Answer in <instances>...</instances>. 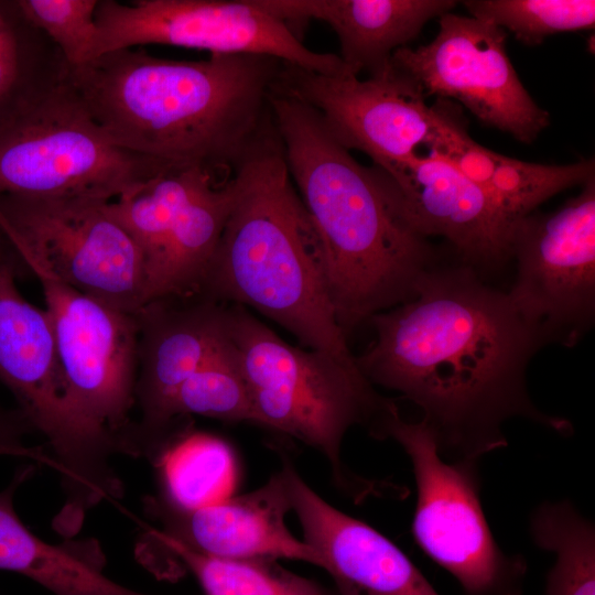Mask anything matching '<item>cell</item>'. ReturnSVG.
I'll use <instances>...</instances> for the list:
<instances>
[{"instance_id": "cell-23", "label": "cell", "mask_w": 595, "mask_h": 595, "mask_svg": "<svg viewBox=\"0 0 595 595\" xmlns=\"http://www.w3.org/2000/svg\"><path fill=\"white\" fill-rule=\"evenodd\" d=\"M156 468L158 501L198 508L228 497L234 457L220 439L201 432L176 434L151 461Z\"/></svg>"}, {"instance_id": "cell-24", "label": "cell", "mask_w": 595, "mask_h": 595, "mask_svg": "<svg viewBox=\"0 0 595 595\" xmlns=\"http://www.w3.org/2000/svg\"><path fill=\"white\" fill-rule=\"evenodd\" d=\"M210 177L221 180L197 167L174 170L107 203L110 215L140 248L148 283L180 210L201 184Z\"/></svg>"}, {"instance_id": "cell-18", "label": "cell", "mask_w": 595, "mask_h": 595, "mask_svg": "<svg viewBox=\"0 0 595 595\" xmlns=\"http://www.w3.org/2000/svg\"><path fill=\"white\" fill-rule=\"evenodd\" d=\"M388 174L420 235L446 238L462 262L478 272L501 267L511 258L515 224L485 188L452 165L431 154L415 155Z\"/></svg>"}, {"instance_id": "cell-22", "label": "cell", "mask_w": 595, "mask_h": 595, "mask_svg": "<svg viewBox=\"0 0 595 595\" xmlns=\"http://www.w3.org/2000/svg\"><path fill=\"white\" fill-rule=\"evenodd\" d=\"M69 66L52 41L21 11L0 0V127L64 83Z\"/></svg>"}, {"instance_id": "cell-19", "label": "cell", "mask_w": 595, "mask_h": 595, "mask_svg": "<svg viewBox=\"0 0 595 595\" xmlns=\"http://www.w3.org/2000/svg\"><path fill=\"white\" fill-rule=\"evenodd\" d=\"M298 36V25L318 20L332 28L347 71L358 76L383 72L392 54L412 41L424 24L456 6L454 0H253ZM300 37V36H299Z\"/></svg>"}, {"instance_id": "cell-10", "label": "cell", "mask_w": 595, "mask_h": 595, "mask_svg": "<svg viewBox=\"0 0 595 595\" xmlns=\"http://www.w3.org/2000/svg\"><path fill=\"white\" fill-rule=\"evenodd\" d=\"M90 60L148 44L278 58L325 75L347 72L337 54L310 50L253 0H99ZM89 60V61H90Z\"/></svg>"}, {"instance_id": "cell-16", "label": "cell", "mask_w": 595, "mask_h": 595, "mask_svg": "<svg viewBox=\"0 0 595 595\" xmlns=\"http://www.w3.org/2000/svg\"><path fill=\"white\" fill-rule=\"evenodd\" d=\"M162 527L151 531L191 551L227 559L270 558L303 561L324 569L322 556L286 526L292 512L283 469L258 488L198 508L144 501Z\"/></svg>"}, {"instance_id": "cell-17", "label": "cell", "mask_w": 595, "mask_h": 595, "mask_svg": "<svg viewBox=\"0 0 595 595\" xmlns=\"http://www.w3.org/2000/svg\"><path fill=\"white\" fill-rule=\"evenodd\" d=\"M281 468L302 540L322 556L339 595H440L386 536L328 504L289 458Z\"/></svg>"}, {"instance_id": "cell-33", "label": "cell", "mask_w": 595, "mask_h": 595, "mask_svg": "<svg viewBox=\"0 0 595 595\" xmlns=\"http://www.w3.org/2000/svg\"><path fill=\"white\" fill-rule=\"evenodd\" d=\"M12 262L22 263L8 245L0 238V268Z\"/></svg>"}, {"instance_id": "cell-15", "label": "cell", "mask_w": 595, "mask_h": 595, "mask_svg": "<svg viewBox=\"0 0 595 595\" xmlns=\"http://www.w3.org/2000/svg\"><path fill=\"white\" fill-rule=\"evenodd\" d=\"M224 306L201 293L152 300L137 313L136 405L141 418L128 435L129 456L150 461L174 436L165 411L180 386L224 340Z\"/></svg>"}, {"instance_id": "cell-27", "label": "cell", "mask_w": 595, "mask_h": 595, "mask_svg": "<svg viewBox=\"0 0 595 595\" xmlns=\"http://www.w3.org/2000/svg\"><path fill=\"white\" fill-rule=\"evenodd\" d=\"M197 414L225 422L259 424L247 383L224 340L209 359L176 390L165 411L170 430L175 419Z\"/></svg>"}, {"instance_id": "cell-6", "label": "cell", "mask_w": 595, "mask_h": 595, "mask_svg": "<svg viewBox=\"0 0 595 595\" xmlns=\"http://www.w3.org/2000/svg\"><path fill=\"white\" fill-rule=\"evenodd\" d=\"M25 270L19 262L0 268V382L31 429L47 442L65 495L53 527L71 538L91 508L122 496V482L109 462L122 454V444L76 402L46 310L24 299L15 284Z\"/></svg>"}, {"instance_id": "cell-32", "label": "cell", "mask_w": 595, "mask_h": 595, "mask_svg": "<svg viewBox=\"0 0 595 595\" xmlns=\"http://www.w3.org/2000/svg\"><path fill=\"white\" fill-rule=\"evenodd\" d=\"M32 431L18 409L10 410L0 403V456L28 458L54 469V462L43 446L28 444L26 436Z\"/></svg>"}, {"instance_id": "cell-5", "label": "cell", "mask_w": 595, "mask_h": 595, "mask_svg": "<svg viewBox=\"0 0 595 595\" xmlns=\"http://www.w3.org/2000/svg\"><path fill=\"white\" fill-rule=\"evenodd\" d=\"M224 333L260 425L320 452L334 485L355 501L404 497V487L365 478L342 457L349 429L365 426L376 439L383 420L399 409L393 400L379 394L360 370L286 343L245 306L225 303Z\"/></svg>"}, {"instance_id": "cell-21", "label": "cell", "mask_w": 595, "mask_h": 595, "mask_svg": "<svg viewBox=\"0 0 595 595\" xmlns=\"http://www.w3.org/2000/svg\"><path fill=\"white\" fill-rule=\"evenodd\" d=\"M236 196V183L210 177L180 210L149 277L148 302L197 293L218 247Z\"/></svg>"}, {"instance_id": "cell-7", "label": "cell", "mask_w": 595, "mask_h": 595, "mask_svg": "<svg viewBox=\"0 0 595 595\" xmlns=\"http://www.w3.org/2000/svg\"><path fill=\"white\" fill-rule=\"evenodd\" d=\"M108 202L85 195H0V238L35 277L134 314L148 301L145 262L108 212Z\"/></svg>"}, {"instance_id": "cell-31", "label": "cell", "mask_w": 595, "mask_h": 595, "mask_svg": "<svg viewBox=\"0 0 595 595\" xmlns=\"http://www.w3.org/2000/svg\"><path fill=\"white\" fill-rule=\"evenodd\" d=\"M430 149L431 155L445 161L466 178L488 190L499 153L476 143L453 116H450L444 130Z\"/></svg>"}, {"instance_id": "cell-1", "label": "cell", "mask_w": 595, "mask_h": 595, "mask_svg": "<svg viewBox=\"0 0 595 595\" xmlns=\"http://www.w3.org/2000/svg\"><path fill=\"white\" fill-rule=\"evenodd\" d=\"M368 322L376 338L356 357L360 372L420 409L445 459L477 462L506 447L504 426L516 418L572 433L528 391L527 367L541 339L508 293L472 266L436 263L412 299Z\"/></svg>"}, {"instance_id": "cell-8", "label": "cell", "mask_w": 595, "mask_h": 595, "mask_svg": "<svg viewBox=\"0 0 595 595\" xmlns=\"http://www.w3.org/2000/svg\"><path fill=\"white\" fill-rule=\"evenodd\" d=\"M156 160L115 144L67 78L0 127V195H85L113 201L163 173Z\"/></svg>"}, {"instance_id": "cell-2", "label": "cell", "mask_w": 595, "mask_h": 595, "mask_svg": "<svg viewBox=\"0 0 595 595\" xmlns=\"http://www.w3.org/2000/svg\"><path fill=\"white\" fill-rule=\"evenodd\" d=\"M282 64L249 54L177 61L131 47L69 67L68 80L115 144L227 180L273 129L269 98Z\"/></svg>"}, {"instance_id": "cell-26", "label": "cell", "mask_w": 595, "mask_h": 595, "mask_svg": "<svg viewBox=\"0 0 595 595\" xmlns=\"http://www.w3.org/2000/svg\"><path fill=\"white\" fill-rule=\"evenodd\" d=\"M173 562L188 570L204 595H332L313 580L278 563L277 559H227L201 554L150 533Z\"/></svg>"}, {"instance_id": "cell-4", "label": "cell", "mask_w": 595, "mask_h": 595, "mask_svg": "<svg viewBox=\"0 0 595 595\" xmlns=\"http://www.w3.org/2000/svg\"><path fill=\"white\" fill-rule=\"evenodd\" d=\"M232 176L235 201L197 293L251 307L306 348L359 370L335 315L320 236L275 129Z\"/></svg>"}, {"instance_id": "cell-14", "label": "cell", "mask_w": 595, "mask_h": 595, "mask_svg": "<svg viewBox=\"0 0 595 595\" xmlns=\"http://www.w3.org/2000/svg\"><path fill=\"white\" fill-rule=\"evenodd\" d=\"M60 363L83 412L122 443L132 422L138 374V322L127 313L43 275Z\"/></svg>"}, {"instance_id": "cell-29", "label": "cell", "mask_w": 595, "mask_h": 595, "mask_svg": "<svg viewBox=\"0 0 595 595\" xmlns=\"http://www.w3.org/2000/svg\"><path fill=\"white\" fill-rule=\"evenodd\" d=\"M594 169L593 159L549 165L499 154L487 191L505 216L516 224L551 196L594 177Z\"/></svg>"}, {"instance_id": "cell-30", "label": "cell", "mask_w": 595, "mask_h": 595, "mask_svg": "<svg viewBox=\"0 0 595 595\" xmlns=\"http://www.w3.org/2000/svg\"><path fill=\"white\" fill-rule=\"evenodd\" d=\"M29 21L58 48L69 67L90 60L99 0H17Z\"/></svg>"}, {"instance_id": "cell-20", "label": "cell", "mask_w": 595, "mask_h": 595, "mask_svg": "<svg viewBox=\"0 0 595 595\" xmlns=\"http://www.w3.org/2000/svg\"><path fill=\"white\" fill-rule=\"evenodd\" d=\"M36 469L35 463L18 468L0 491V570L24 575L54 595H147L104 574L107 560L96 539L66 538L50 543L22 522L14 508V495Z\"/></svg>"}, {"instance_id": "cell-3", "label": "cell", "mask_w": 595, "mask_h": 595, "mask_svg": "<svg viewBox=\"0 0 595 595\" xmlns=\"http://www.w3.org/2000/svg\"><path fill=\"white\" fill-rule=\"evenodd\" d=\"M290 177L320 236L331 300L347 336L412 299L436 264L383 170L360 164L305 102L269 98Z\"/></svg>"}, {"instance_id": "cell-12", "label": "cell", "mask_w": 595, "mask_h": 595, "mask_svg": "<svg viewBox=\"0 0 595 595\" xmlns=\"http://www.w3.org/2000/svg\"><path fill=\"white\" fill-rule=\"evenodd\" d=\"M273 90L309 105L339 143L387 173L418 155L420 145L430 147L450 116L428 106L420 87L392 62L367 79L283 63Z\"/></svg>"}, {"instance_id": "cell-13", "label": "cell", "mask_w": 595, "mask_h": 595, "mask_svg": "<svg viewBox=\"0 0 595 595\" xmlns=\"http://www.w3.org/2000/svg\"><path fill=\"white\" fill-rule=\"evenodd\" d=\"M506 39L489 22L447 12L432 42L398 48L391 62L425 97L454 98L484 125L529 144L549 127L550 116L519 79Z\"/></svg>"}, {"instance_id": "cell-25", "label": "cell", "mask_w": 595, "mask_h": 595, "mask_svg": "<svg viewBox=\"0 0 595 595\" xmlns=\"http://www.w3.org/2000/svg\"><path fill=\"white\" fill-rule=\"evenodd\" d=\"M530 534L538 548L554 554L545 595H595V529L572 502L538 506Z\"/></svg>"}, {"instance_id": "cell-11", "label": "cell", "mask_w": 595, "mask_h": 595, "mask_svg": "<svg viewBox=\"0 0 595 595\" xmlns=\"http://www.w3.org/2000/svg\"><path fill=\"white\" fill-rule=\"evenodd\" d=\"M517 278L508 293L543 346H574L595 317V176L550 214H529L513 227Z\"/></svg>"}, {"instance_id": "cell-28", "label": "cell", "mask_w": 595, "mask_h": 595, "mask_svg": "<svg viewBox=\"0 0 595 595\" xmlns=\"http://www.w3.org/2000/svg\"><path fill=\"white\" fill-rule=\"evenodd\" d=\"M470 17L510 31L527 45L547 36L593 29V0H468L463 2Z\"/></svg>"}, {"instance_id": "cell-9", "label": "cell", "mask_w": 595, "mask_h": 595, "mask_svg": "<svg viewBox=\"0 0 595 595\" xmlns=\"http://www.w3.org/2000/svg\"><path fill=\"white\" fill-rule=\"evenodd\" d=\"M391 439L408 455L416 485L412 532L419 547L459 583L464 595H521L527 563L496 542L480 497L477 462L448 461L429 429L399 410L377 440Z\"/></svg>"}]
</instances>
